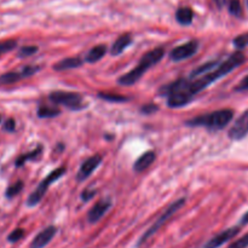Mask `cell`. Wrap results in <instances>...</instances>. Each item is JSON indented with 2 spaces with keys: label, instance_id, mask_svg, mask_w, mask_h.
Here are the masks:
<instances>
[{
  "label": "cell",
  "instance_id": "6da1fadb",
  "mask_svg": "<svg viewBox=\"0 0 248 248\" xmlns=\"http://www.w3.org/2000/svg\"><path fill=\"white\" fill-rule=\"evenodd\" d=\"M245 62V56L242 52H235L228 58L225 62H223L222 64L218 65L216 69H213L212 72L208 73V74H205L203 77L199 78L195 81L190 82L186 89V93L190 97H194L196 93H199L200 91H202L203 89L208 86L212 82L217 81L220 78L225 77L227 74H229L230 72H232L234 69H236L239 65H241L242 63Z\"/></svg>",
  "mask_w": 248,
  "mask_h": 248
},
{
  "label": "cell",
  "instance_id": "7a4b0ae2",
  "mask_svg": "<svg viewBox=\"0 0 248 248\" xmlns=\"http://www.w3.org/2000/svg\"><path fill=\"white\" fill-rule=\"evenodd\" d=\"M164 56L165 50L162 47L154 48V50L147 52L143 56L142 60L140 61V63H138L137 67H136L135 69L128 72L127 74L123 75V77L119 79V84L124 85V86H131V85H133L142 78V75L144 74L150 67H153V65H155L156 63H159L160 61L164 58Z\"/></svg>",
  "mask_w": 248,
  "mask_h": 248
},
{
  "label": "cell",
  "instance_id": "3957f363",
  "mask_svg": "<svg viewBox=\"0 0 248 248\" xmlns=\"http://www.w3.org/2000/svg\"><path fill=\"white\" fill-rule=\"evenodd\" d=\"M232 116H234V111L232 109H222V110L213 111L207 115L189 120L186 124L189 126H203L212 130H222L232 121Z\"/></svg>",
  "mask_w": 248,
  "mask_h": 248
},
{
  "label": "cell",
  "instance_id": "277c9868",
  "mask_svg": "<svg viewBox=\"0 0 248 248\" xmlns=\"http://www.w3.org/2000/svg\"><path fill=\"white\" fill-rule=\"evenodd\" d=\"M184 203H186V199H184V198L183 199H179V200L174 201L173 203H171V205H170L169 207L166 208V211H165V212L162 213V215L160 216L159 218H157L156 222H154V224H153L152 227H150L149 229H148L147 232H145L144 234H143V236L140 237V241H138L137 246L138 247L142 246V245L144 244V242L148 241V239H150V237H152L153 235L156 234L157 230H159L160 228H161L162 225H164L165 223H166V220H169L170 218H171L172 216H173L174 213H176L177 211H178L179 208L182 207V206H184Z\"/></svg>",
  "mask_w": 248,
  "mask_h": 248
},
{
  "label": "cell",
  "instance_id": "5b68a950",
  "mask_svg": "<svg viewBox=\"0 0 248 248\" xmlns=\"http://www.w3.org/2000/svg\"><path fill=\"white\" fill-rule=\"evenodd\" d=\"M64 173H65L64 167H60V169H57V170H55V171L51 172V173L48 174V176L46 177V178L44 179L40 184H39L38 188H36L35 190L31 194V196H29L28 200H27V205H28L29 207H33V206L38 205V203L41 201V199L44 198V195H45L46 191H47L48 186H50L53 182L57 181L58 178H61V177H62Z\"/></svg>",
  "mask_w": 248,
  "mask_h": 248
},
{
  "label": "cell",
  "instance_id": "8992f818",
  "mask_svg": "<svg viewBox=\"0 0 248 248\" xmlns=\"http://www.w3.org/2000/svg\"><path fill=\"white\" fill-rule=\"evenodd\" d=\"M50 99L56 104H62V106L68 107L70 109H81L84 108V103H82V98L80 94L73 93V92H64V91H57L52 92L50 94Z\"/></svg>",
  "mask_w": 248,
  "mask_h": 248
},
{
  "label": "cell",
  "instance_id": "52a82bcc",
  "mask_svg": "<svg viewBox=\"0 0 248 248\" xmlns=\"http://www.w3.org/2000/svg\"><path fill=\"white\" fill-rule=\"evenodd\" d=\"M38 70H39L38 67H34V65H27V67L22 68L19 72L5 73V74L0 75V85L14 84V82H17L19 81V80L24 79V78L31 77V75L35 74Z\"/></svg>",
  "mask_w": 248,
  "mask_h": 248
},
{
  "label": "cell",
  "instance_id": "ba28073f",
  "mask_svg": "<svg viewBox=\"0 0 248 248\" xmlns=\"http://www.w3.org/2000/svg\"><path fill=\"white\" fill-rule=\"evenodd\" d=\"M199 48V43L196 40L189 41V43L183 44V45L177 46L176 48L171 51L170 53V57L174 62H179V61L186 60V58L191 57L193 55H195L196 51Z\"/></svg>",
  "mask_w": 248,
  "mask_h": 248
},
{
  "label": "cell",
  "instance_id": "9c48e42d",
  "mask_svg": "<svg viewBox=\"0 0 248 248\" xmlns=\"http://www.w3.org/2000/svg\"><path fill=\"white\" fill-rule=\"evenodd\" d=\"M240 232V228L234 227V228H230V229L224 230V232H219L218 235H216L215 237L210 240L208 242H206L201 248H219L222 247L223 245L227 244L228 241L232 239L234 236H236Z\"/></svg>",
  "mask_w": 248,
  "mask_h": 248
},
{
  "label": "cell",
  "instance_id": "30bf717a",
  "mask_svg": "<svg viewBox=\"0 0 248 248\" xmlns=\"http://www.w3.org/2000/svg\"><path fill=\"white\" fill-rule=\"evenodd\" d=\"M248 133V110L245 111L232 125V127L229 131V137L232 140H239L246 137Z\"/></svg>",
  "mask_w": 248,
  "mask_h": 248
},
{
  "label": "cell",
  "instance_id": "8fae6325",
  "mask_svg": "<svg viewBox=\"0 0 248 248\" xmlns=\"http://www.w3.org/2000/svg\"><path fill=\"white\" fill-rule=\"evenodd\" d=\"M101 162H102L101 155L96 154L93 155V156L89 157V159L82 164V166L80 167L79 173H78V181L81 182V181H85L86 178H89V177L92 174V172H93L99 165H101Z\"/></svg>",
  "mask_w": 248,
  "mask_h": 248
},
{
  "label": "cell",
  "instance_id": "7c38bea8",
  "mask_svg": "<svg viewBox=\"0 0 248 248\" xmlns=\"http://www.w3.org/2000/svg\"><path fill=\"white\" fill-rule=\"evenodd\" d=\"M56 232H57V228L53 227V225L45 228L43 232H40L38 235H36L35 237H34V240L31 241V247H29V248H44V247H46L48 244H50L51 240L55 237Z\"/></svg>",
  "mask_w": 248,
  "mask_h": 248
},
{
  "label": "cell",
  "instance_id": "4fadbf2b",
  "mask_svg": "<svg viewBox=\"0 0 248 248\" xmlns=\"http://www.w3.org/2000/svg\"><path fill=\"white\" fill-rule=\"evenodd\" d=\"M190 81L186 79H179L176 80V81L171 82L169 85H165L161 89L159 90L160 96H173V94L181 93V92H184L186 89H188Z\"/></svg>",
  "mask_w": 248,
  "mask_h": 248
},
{
  "label": "cell",
  "instance_id": "5bb4252c",
  "mask_svg": "<svg viewBox=\"0 0 248 248\" xmlns=\"http://www.w3.org/2000/svg\"><path fill=\"white\" fill-rule=\"evenodd\" d=\"M111 207V202L109 200H101L97 202L93 207L90 210L89 215H87V220L90 223H97L107 212L109 208Z\"/></svg>",
  "mask_w": 248,
  "mask_h": 248
},
{
  "label": "cell",
  "instance_id": "9a60e30c",
  "mask_svg": "<svg viewBox=\"0 0 248 248\" xmlns=\"http://www.w3.org/2000/svg\"><path fill=\"white\" fill-rule=\"evenodd\" d=\"M132 43V35L131 34H123L121 36H119L118 40L113 44V47H111V55L118 56L120 53H123L128 46Z\"/></svg>",
  "mask_w": 248,
  "mask_h": 248
},
{
  "label": "cell",
  "instance_id": "2e32d148",
  "mask_svg": "<svg viewBox=\"0 0 248 248\" xmlns=\"http://www.w3.org/2000/svg\"><path fill=\"white\" fill-rule=\"evenodd\" d=\"M155 159H156V155H155L154 152H147L135 162L133 170H135L136 172L144 171V170H147L148 167L155 161Z\"/></svg>",
  "mask_w": 248,
  "mask_h": 248
},
{
  "label": "cell",
  "instance_id": "e0dca14e",
  "mask_svg": "<svg viewBox=\"0 0 248 248\" xmlns=\"http://www.w3.org/2000/svg\"><path fill=\"white\" fill-rule=\"evenodd\" d=\"M191 98H193V97H190L186 91H184L181 92V93L170 96L167 104H169V107H171V108H181V107L186 106V104L191 101Z\"/></svg>",
  "mask_w": 248,
  "mask_h": 248
},
{
  "label": "cell",
  "instance_id": "ac0fdd59",
  "mask_svg": "<svg viewBox=\"0 0 248 248\" xmlns=\"http://www.w3.org/2000/svg\"><path fill=\"white\" fill-rule=\"evenodd\" d=\"M82 64V61L78 57H69L65 58V60L60 61L58 63H56L53 69L58 70V72H62V70H68V69H74V68L80 67Z\"/></svg>",
  "mask_w": 248,
  "mask_h": 248
},
{
  "label": "cell",
  "instance_id": "d6986e66",
  "mask_svg": "<svg viewBox=\"0 0 248 248\" xmlns=\"http://www.w3.org/2000/svg\"><path fill=\"white\" fill-rule=\"evenodd\" d=\"M107 52V46L106 45H98V46H94L93 48L89 51V53L86 55V62L89 63H94V62H98L99 60L103 58V56L106 55Z\"/></svg>",
  "mask_w": 248,
  "mask_h": 248
},
{
  "label": "cell",
  "instance_id": "ffe728a7",
  "mask_svg": "<svg viewBox=\"0 0 248 248\" xmlns=\"http://www.w3.org/2000/svg\"><path fill=\"white\" fill-rule=\"evenodd\" d=\"M193 17L194 14L193 11H191V9H189V7H181L176 14L177 21L181 24H183V26L190 24L191 22H193Z\"/></svg>",
  "mask_w": 248,
  "mask_h": 248
},
{
  "label": "cell",
  "instance_id": "44dd1931",
  "mask_svg": "<svg viewBox=\"0 0 248 248\" xmlns=\"http://www.w3.org/2000/svg\"><path fill=\"white\" fill-rule=\"evenodd\" d=\"M61 111L57 108H52V107H40L38 109V116L39 118H55L60 114Z\"/></svg>",
  "mask_w": 248,
  "mask_h": 248
},
{
  "label": "cell",
  "instance_id": "7402d4cb",
  "mask_svg": "<svg viewBox=\"0 0 248 248\" xmlns=\"http://www.w3.org/2000/svg\"><path fill=\"white\" fill-rule=\"evenodd\" d=\"M217 65V62H210V63H206V64L203 65H200V67L198 68V69L194 70L193 73H191V78L193 77H203L205 75V73H207L208 70L213 69V67H216Z\"/></svg>",
  "mask_w": 248,
  "mask_h": 248
},
{
  "label": "cell",
  "instance_id": "603a6c76",
  "mask_svg": "<svg viewBox=\"0 0 248 248\" xmlns=\"http://www.w3.org/2000/svg\"><path fill=\"white\" fill-rule=\"evenodd\" d=\"M229 12L232 16L240 17L242 15V7L240 0H230L229 1Z\"/></svg>",
  "mask_w": 248,
  "mask_h": 248
},
{
  "label": "cell",
  "instance_id": "cb8c5ba5",
  "mask_svg": "<svg viewBox=\"0 0 248 248\" xmlns=\"http://www.w3.org/2000/svg\"><path fill=\"white\" fill-rule=\"evenodd\" d=\"M16 46H17L16 40L0 41V56L4 55V53L10 52V51H12L15 47H16Z\"/></svg>",
  "mask_w": 248,
  "mask_h": 248
},
{
  "label": "cell",
  "instance_id": "d4e9b609",
  "mask_svg": "<svg viewBox=\"0 0 248 248\" xmlns=\"http://www.w3.org/2000/svg\"><path fill=\"white\" fill-rule=\"evenodd\" d=\"M22 189H23V183H22L21 181H18L17 183H15L14 186H11L10 188H7L6 198L11 199V198H14V196L18 195V194L21 193Z\"/></svg>",
  "mask_w": 248,
  "mask_h": 248
},
{
  "label": "cell",
  "instance_id": "484cf974",
  "mask_svg": "<svg viewBox=\"0 0 248 248\" xmlns=\"http://www.w3.org/2000/svg\"><path fill=\"white\" fill-rule=\"evenodd\" d=\"M98 97L102 99H106V101L109 102H124L127 101V98L124 96H120V94H110V93H98Z\"/></svg>",
  "mask_w": 248,
  "mask_h": 248
},
{
  "label": "cell",
  "instance_id": "4316f807",
  "mask_svg": "<svg viewBox=\"0 0 248 248\" xmlns=\"http://www.w3.org/2000/svg\"><path fill=\"white\" fill-rule=\"evenodd\" d=\"M40 152H41V148H39V149L34 150V152L29 153V154L23 155V156H21V157H19V159H17V161H16V166H22V165H23L24 162L27 161V160L34 159V157H35V156H38V155L40 154Z\"/></svg>",
  "mask_w": 248,
  "mask_h": 248
},
{
  "label": "cell",
  "instance_id": "83f0119b",
  "mask_svg": "<svg viewBox=\"0 0 248 248\" xmlns=\"http://www.w3.org/2000/svg\"><path fill=\"white\" fill-rule=\"evenodd\" d=\"M235 47L237 48H245L248 45V34H241V35L236 36L232 41Z\"/></svg>",
  "mask_w": 248,
  "mask_h": 248
},
{
  "label": "cell",
  "instance_id": "f1b7e54d",
  "mask_svg": "<svg viewBox=\"0 0 248 248\" xmlns=\"http://www.w3.org/2000/svg\"><path fill=\"white\" fill-rule=\"evenodd\" d=\"M36 51H38V47H36V46H23V47H21V50L18 51V57H28V56L34 55Z\"/></svg>",
  "mask_w": 248,
  "mask_h": 248
},
{
  "label": "cell",
  "instance_id": "f546056e",
  "mask_svg": "<svg viewBox=\"0 0 248 248\" xmlns=\"http://www.w3.org/2000/svg\"><path fill=\"white\" fill-rule=\"evenodd\" d=\"M23 236H24V230L23 229H15L14 232H12L11 234L7 236V241H10V242H12V244H14V242L19 241V240H21Z\"/></svg>",
  "mask_w": 248,
  "mask_h": 248
},
{
  "label": "cell",
  "instance_id": "4dcf8cb0",
  "mask_svg": "<svg viewBox=\"0 0 248 248\" xmlns=\"http://www.w3.org/2000/svg\"><path fill=\"white\" fill-rule=\"evenodd\" d=\"M248 247V234L242 236L241 239H239L237 241L232 242L230 245L229 248H247Z\"/></svg>",
  "mask_w": 248,
  "mask_h": 248
},
{
  "label": "cell",
  "instance_id": "1f68e13d",
  "mask_svg": "<svg viewBox=\"0 0 248 248\" xmlns=\"http://www.w3.org/2000/svg\"><path fill=\"white\" fill-rule=\"evenodd\" d=\"M15 128H16V124H15L14 119H7L4 124V130L7 132H14Z\"/></svg>",
  "mask_w": 248,
  "mask_h": 248
},
{
  "label": "cell",
  "instance_id": "d6a6232c",
  "mask_svg": "<svg viewBox=\"0 0 248 248\" xmlns=\"http://www.w3.org/2000/svg\"><path fill=\"white\" fill-rule=\"evenodd\" d=\"M236 90L237 91H246V90H248V75L239 85H237Z\"/></svg>",
  "mask_w": 248,
  "mask_h": 248
},
{
  "label": "cell",
  "instance_id": "836d02e7",
  "mask_svg": "<svg viewBox=\"0 0 248 248\" xmlns=\"http://www.w3.org/2000/svg\"><path fill=\"white\" fill-rule=\"evenodd\" d=\"M142 110L144 111V113L149 114V113H153V111L157 110V107H155V104H154V106H153V104H149V106H145L144 108L142 109Z\"/></svg>",
  "mask_w": 248,
  "mask_h": 248
},
{
  "label": "cell",
  "instance_id": "e575fe53",
  "mask_svg": "<svg viewBox=\"0 0 248 248\" xmlns=\"http://www.w3.org/2000/svg\"><path fill=\"white\" fill-rule=\"evenodd\" d=\"M94 195V191H84L82 194V200H90L91 198H93Z\"/></svg>",
  "mask_w": 248,
  "mask_h": 248
},
{
  "label": "cell",
  "instance_id": "d590c367",
  "mask_svg": "<svg viewBox=\"0 0 248 248\" xmlns=\"http://www.w3.org/2000/svg\"><path fill=\"white\" fill-rule=\"evenodd\" d=\"M225 1H227V0H215V2H216V4H217L218 7H223V6H224Z\"/></svg>",
  "mask_w": 248,
  "mask_h": 248
},
{
  "label": "cell",
  "instance_id": "8d00e7d4",
  "mask_svg": "<svg viewBox=\"0 0 248 248\" xmlns=\"http://www.w3.org/2000/svg\"><path fill=\"white\" fill-rule=\"evenodd\" d=\"M241 222H242V224H247V223H248V212L244 216V217H242Z\"/></svg>",
  "mask_w": 248,
  "mask_h": 248
},
{
  "label": "cell",
  "instance_id": "74e56055",
  "mask_svg": "<svg viewBox=\"0 0 248 248\" xmlns=\"http://www.w3.org/2000/svg\"><path fill=\"white\" fill-rule=\"evenodd\" d=\"M0 121H1V116H0Z\"/></svg>",
  "mask_w": 248,
  "mask_h": 248
},
{
  "label": "cell",
  "instance_id": "f35d334b",
  "mask_svg": "<svg viewBox=\"0 0 248 248\" xmlns=\"http://www.w3.org/2000/svg\"><path fill=\"white\" fill-rule=\"evenodd\" d=\"M247 5H248V0H247Z\"/></svg>",
  "mask_w": 248,
  "mask_h": 248
}]
</instances>
